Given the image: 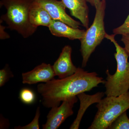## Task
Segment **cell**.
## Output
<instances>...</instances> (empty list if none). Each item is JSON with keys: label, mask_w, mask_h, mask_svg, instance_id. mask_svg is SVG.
<instances>
[{"label": "cell", "mask_w": 129, "mask_h": 129, "mask_svg": "<svg viewBox=\"0 0 129 129\" xmlns=\"http://www.w3.org/2000/svg\"><path fill=\"white\" fill-rule=\"evenodd\" d=\"M56 76L52 65L43 63L31 71L22 74V82L24 84H34L37 83H46Z\"/></svg>", "instance_id": "8"}, {"label": "cell", "mask_w": 129, "mask_h": 129, "mask_svg": "<svg viewBox=\"0 0 129 129\" xmlns=\"http://www.w3.org/2000/svg\"><path fill=\"white\" fill-rule=\"evenodd\" d=\"M36 97L34 91L29 88L22 89L19 95V98L21 102L27 105H30L35 102L36 100Z\"/></svg>", "instance_id": "15"}, {"label": "cell", "mask_w": 129, "mask_h": 129, "mask_svg": "<svg viewBox=\"0 0 129 129\" xmlns=\"http://www.w3.org/2000/svg\"><path fill=\"white\" fill-rule=\"evenodd\" d=\"M78 99L77 96L70 97L63 101L60 106L51 108L47 116L46 122L42 125V129L58 128L67 118L73 114V108Z\"/></svg>", "instance_id": "6"}, {"label": "cell", "mask_w": 129, "mask_h": 129, "mask_svg": "<svg viewBox=\"0 0 129 129\" xmlns=\"http://www.w3.org/2000/svg\"><path fill=\"white\" fill-rule=\"evenodd\" d=\"M70 14L80 21L86 29L89 25V8L86 0H61Z\"/></svg>", "instance_id": "11"}, {"label": "cell", "mask_w": 129, "mask_h": 129, "mask_svg": "<svg viewBox=\"0 0 129 129\" xmlns=\"http://www.w3.org/2000/svg\"><path fill=\"white\" fill-rule=\"evenodd\" d=\"M106 8V1L101 3L95 7L96 13L93 23L85 30L84 36L80 40L83 68L86 66L91 55L105 38L106 33L104 18Z\"/></svg>", "instance_id": "5"}, {"label": "cell", "mask_w": 129, "mask_h": 129, "mask_svg": "<svg viewBox=\"0 0 129 129\" xmlns=\"http://www.w3.org/2000/svg\"><path fill=\"white\" fill-rule=\"evenodd\" d=\"M86 1L87 2L89 3L92 6L95 8L101 3L106 1V0H86Z\"/></svg>", "instance_id": "22"}, {"label": "cell", "mask_w": 129, "mask_h": 129, "mask_svg": "<svg viewBox=\"0 0 129 129\" xmlns=\"http://www.w3.org/2000/svg\"><path fill=\"white\" fill-rule=\"evenodd\" d=\"M40 115V107H38L36 110L35 115L33 120L28 124L21 126L20 125L14 127L15 129H39V118Z\"/></svg>", "instance_id": "16"}, {"label": "cell", "mask_w": 129, "mask_h": 129, "mask_svg": "<svg viewBox=\"0 0 129 129\" xmlns=\"http://www.w3.org/2000/svg\"><path fill=\"white\" fill-rule=\"evenodd\" d=\"M13 76V74L10 70L9 66L6 64L5 67L0 70V87L3 86L9 79Z\"/></svg>", "instance_id": "17"}, {"label": "cell", "mask_w": 129, "mask_h": 129, "mask_svg": "<svg viewBox=\"0 0 129 129\" xmlns=\"http://www.w3.org/2000/svg\"><path fill=\"white\" fill-rule=\"evenodd\" d=\"M46 10L54 20H58L72 27L79 28L80 22L72 18L66 12L65 6L61 1L34 0Z\"/></svg>", "instance_id": "7"}, {"label": "cell", "mask_w": 129, "mask_h": 129, "mask_svg": "<svg viewBox=\"0 0 129 129\" xmlns=\"http://www.w3.org/2000/svg\"><path fill=\"white\" fill-rule=\"evenodd\" d=\"M34 0H1V7L6 10L5 14L2 15L1 21H4L7 27L17 31L24 38L32 35L37 28L30 23L29 12Z\"/></svg>", "instance_id": "2"}, {"label": "cell", "mask_w": 129, "mask_h": 129, "mask_svg": "<svg viewBox=\"0 0 129 129\" xmlns=\"http://www.w3.org/2000/svg\"><path fill=\"white\" fill-rule=\"evenodd\" d=\"M105 80L95 72L89 73L78 68L73 75L63 79L55 78L37 86L38 92L42 97V104L47 108L60 106L64 100L90 91Z\"/></svg>", "instance_id": "1"}, {"label": "cell", "mask_w": 129, "mask_h": 129, "mask_svg": "<svg viewBox=\"0 0 129 129\" xmlns=\"http://www.w3.org/2000/svg\"><path fill=\"white\" fill-rule=\"evenodd\" d=\"M115 34H106L105 38L114 44L116 48L114 57L117 63V69L115 73L111 75L108 69L104 84L106 88L104 92L106 96H117L129 91V55L124 47L118 44L115 39Z\"/></svg>", "instance_id": "3"}, {"label": "cell", "mask_w": 129, "mask_h": 129, "mask_svg": "<svg viewBox=\"0 0 129 129\" xmlns=\"http://www.w3.org/2000/svg\"><path fill=\"white\" fill-rule=\"evenodd\" d=\"M104 95V92H99L92 95L86 94L85 92L77 95V96L80 101V107L76 118L71 125L70 128L79 129L81 121L86 109L91 104L98 103L102 99Z\"/></svg>", "instance_id": "12"}, {"label": "cell", "mask_w": 129, "mask_h": 129, "mask_svg": "<svg viewBox=\"0 0 129 129\" xmlns=\"http://www.w3.org/2000/svg\"><path fill=\"white\" fill-rule=\"evenodd\" d=\"M72 51L71 46H65L62 48L59 57L52 65L56 76L59 79L71 76L78 70V68H76L72 62Z\"/></svg>", "instance_id": "9"}, {"label": "cell", "mask_w": 129, "mask_h": 129, "mask_svg": "<svg viewBox=\"0 0 129 129\" xmlns=\"http://www.w3.org/2000/svg\"><path fill=\"white\" fill-rule=\"evenodd\" d=\"M121 41L123 43L125 49L129 55V34L122 35Z\"/></svg>", "instance_id": "19"}, {"label": "cell", "mask_w": 129, "mask_h": 129, "mask_svg": "<svg viewBox=\"0 0 129 129\" xmlns=\"http://www.w3.org/2000/svg\"><path fill=\"white\" fill-rule=\"evenodd\" d=\"M114 34L123 35L129 34V14L123 23L113 30Z\"/></svg>", "instance_id": "18"}, {"label": "cell", "mask_w": 129, "mask_h": 129, "mask_svg": "<svg viewBox=\"0 0 129 129\" xmlns=\"http://www.w3.org/2000/svg\"><path fill=\"white\" fill-rule=\"evenodd\" d=\"M4 118L1 116V129L7 128H9V122L7 119H5V122Z\"/></svg>", "instance_id": "21"}, {"label": "cell", "mask_w": 129, "mask_h": 129, "mask_svg": "<svg viewBox=\"0 0 129 129\" xmlns=\"http://www.w3.org/2000/svg\"><path fill=\"white\" fill-rule=\"evenodd\" d=\"M0 26H1V27H0V29H1L0 30V32H1L0 38H1V39H9L10 38L9 35L5 31V29L6 27L1 25V24Z\"/></svg>", "instance_id": "20"}, {"label": "cell", "mask_w": 129, "mask_h": 129, "mask_svg": "<svg viewBox=\"0 0 129 129\" xmlns=\"http://www.w3.org/2000/svg\"><path fill=\"white\" fill-rule=\"evenodd\" d=\"M108 129H129V118L127 116V111L119 116Z\"/></svg>", "instance_id": "14"}, {"label": "cell", "mask_w": 129, "mask_h": 129, "mask_svg": "<svg viewBox=\"0 0 129 129\" xmlns=\"http://www.w3.org/2000/svg\"><path fill=\"white\" fill-rule=\"evenodd\" d=\"M48 28L51 34L54 36L65 37L72 40H80L86 30L72 27L61 21L54 19Z\"/></svg>", "instance_id": "10"}, {"label": "cell", "mask_w": 129, "mask_h": 129, "mask_svg": "<svg viewBox=\"0 0 129 129\" xmlns=\"http://www.w3.org/2000/svg\"><path fill=\"white\" fill-rule=\"evenodd\" d=\"M98 109L88 129H108L112 123L129 109V91L117 96H106L96 106Z\"/></svg>", "instance_id": "4"}, {"label": "cell", "mask_w": 129, "mask_h": 129, "mask_svg": "<svg viewBox=\"0 0 129 129\" xmlns=\"http://www.w3.org/2000/svg\"><path fill=\"white\" fill-rule=\"evenodd\" d=\"M30 23L34 27L40 26L48 27L53 19L45 9L34 1L29 14Z\"/></svg>", "instance_id": "13"}]
</instances>
